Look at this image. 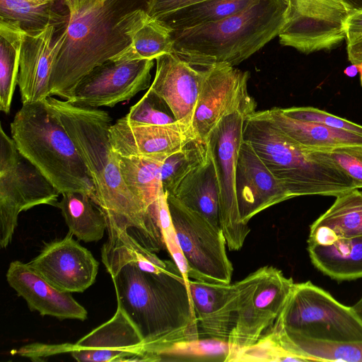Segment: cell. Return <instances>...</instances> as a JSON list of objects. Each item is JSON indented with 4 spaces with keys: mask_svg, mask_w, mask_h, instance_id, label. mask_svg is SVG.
Wrapping results in <instances>:
<instances>
[{
    "mask_svg": "<svg viewBox=\"0 0 362 362\" xmlns=\"http://www.w3.org/2000/svg\"><path fill=\"white\" fill-rule=\"evenodd\" d=\"M110 258L104 266L117 306L139 331L142 351L200 338L187 278L173 260L160 259L131 238L119 242Z\"/></svg>",
    "mask_w": 362,
    "mask_h": 362,
    "instance_id": "obj_1",
    "label": "cell"
},
{
    "mask_svg": "<svg viewBox=\"0 0 362 362\" xmlns=\"http://www.w3.org/2000/svg\"><path fill=\"white\" fill-rule=\"evenodd\" d=\"M73 140L94 186L93 202L107 220V230L126 231L155 253L165 249L160 215L146 211L127 188L119 156L112 148V118L105 110L81 107L53 96L46 98Z\"/></svg>",
    "mask_w": 362,
    "mask_h": 362,
    "instance_id": "obj_2",
    "label": "cell"
},
{
    "mask_svg": "<svg viewBox=\"0 0 362 362\" xmlns=\"http://www.w3.org/2000/svg\"><path fill=\"white\" fill-rule=\"evenodd\" d=\"M139 0H107L67 24L53 43L50 96L68 100L93 69L111 59L131 42L129 28Z\"/></svg>",
    "mask_w": 362,
    "mask_h": 362,
    "instance_id": "obj_3",
    "label": "cell"
},
{
    "mask_svg": "<svg viewBox=\"0 0 362 362\" xmlns=\"http://www.w3.org/2000/svg\"><path fill=\"white\" fill-rule=\"evenodd\" d=\"M290 13V0H259L221 21L173 30V52L199 64L235 66L278 36Z\"/></svg>",
    "mask_w": 362,
    "mask_h": 362,
    "instance_id": "obj_4",
    "label": "cell"
},
{
    "mask_svg": "<svg viewBox=\"0 0 362 362\" xmlns=\"http://www.w3.org/2000/svg\"><path fill=\"white\" fill-rule=\"evenodd\" d=\"M243 139L247 141L292 198L337 197L356 189L351 180L315 150L298 145L274 124L267 110L245 118Z\"/></svg>",
    "mask_w": 362,
    "mask_h": 362,
    "instance_id": "obj_5",
    "label": "cell"
},
{
    "mask_svg": "<svg viewBox=\"0 0 362 362\" xmlns=\"http://www.w3.org/2000/svg\"><path fill=\"white\" fill-rule=\"evenodd\" d=\"M10 129L18 151L61 194L82 192L92 199L94 186L87 167L46 99L23 104Z\"/></svg>",
    "mask_w": 362,
    "mask_h": 362,
    "instance_id": "obj_6",
    "label": "cell"
},
{
    "mask_svg": "<svg viewBox=\"0 0 362 362\" xmlns=\"http://www.w3.org/2000/svg\"><path fill=\"white\" fill-rule=\"evenodd\" d=\"M272 331L322 341H362V320L311 281L294 283Z\"/></svg>",
    "mask_w": 362,
    "mask_h": 362,
    "instance_id": "obj_7",
    "label": "cell"
},
{
    "mask_svg": "<svg viewBox=\"0 0 362 362\" xmlns=\"http://www.w3.org/2000/svg\"><path fill=\"white\" fill-rule=\"evenodd\" d=\"M292 278L264 266L234 284L236 320L228 342L233 355L255 344L274 323L293 288Z\"/></svg>",
    "mask_w": 362,
    "mask_h": 362,
    "instance_id": "obj_8",
    "label": "cell"
},
{
    "mask_svg": "<svg viewBox=\"0 0 362 362\" xmlns=\"http://www.w3.org/2000/svg\"><path fill=\"white\" fill-rule=\"evenodd\" d=\"M59 191L18 150L0 126V246L10 244L21 212L34 206H56Z\"/></svg>",
    "mask_w": 362,
    "mask_h": 362,
    "instance_id": "obj_9",
    "label": "cell"
},
{
    "mask_svg": "<svg viewBox=\"0 0 362 362\" xmlns=\"http://www.w3.org/2000/svg\"><path fill=\"white\" fill-rule=\"evenodd\" d=\"M171 221L188 267L187 279L230 284L233 267L222 229L166 194Z\"/></svg>",
    "mask_w": 362,
    "mask_h": 362,
    "instance_id": "obj_10",
    "label": "cell"
},
{
    "mask_svg": "<svg viewBox=\"0 0 362 362\" xmlns=\"http://www.w3.org/2000/svg\"><path fill=\"white\" fill-rule=\"evenodd\" d=\"M247 115L240 111L226 115L211 131L206 141L220 189V226L227 247L231 251L240 250L250 232L248 223L241 220L235 193L237 162L243 141V124Z\"/></svg>",
    "mask_w": 362,
    "mask_h": 362,
    "instance_id": "obj_11",
    "label": "cell"
},
{
    "mask_svg": "<svg viewBox=\"0 0 362 362\" xmlns=\"http://www.w3.org/2000/svg\"><path fill=\"white\" fill-rule=\"evenodd\" d=\"M288 21L279 34L281 45L309 54L329 51L346 40L352 11L341 0H290Z\"/></svg>",
    "mask_w": 362,
    "mask_h": 362,
    "instance_id": "obj_12",
    "label": "cell"
},
{
    "mask_svg": "<svg viewBox=\"0 0 362 362\" xmlns=\"http://www.w3.org/2000/svg\"><path fill=\"white\" fill-rule=\"evenodd\" d=\"M248 71L226 64L213 65L199 93L192 119L197 139L206 143L221 119L237 111L250 115L257 103L250 95Z\"/></svg>",
    "mask_w": 362,
    "mask_h": 362,
    "instance_id": "obj_13",
    "label": "cell"
},
{
    "mask_svg": "<svg viewBox=\"0 0 362 362\" xmlns=\"http://www.w3.org/2000/svg\"><path fill=\"white\" fill-rule=\"evenodd\" d=\"M153 59L108 60L93 69L68 100L81 107H112L149 88Z\"/></svg>",
    "mask_w": 362,
    "mask_h": 362,
    "instance_id": "obj_14",
    "label": "cell"
},
{
    "mask_svg": "<svg viewBox=\"0 0 362 362\" xmlns=\"http://www.w3.org/2000/svg\"><path fill=\"white\" fill-rule=\"evenodd\" d=\"M73 236L68 232L45 244L28 264L57 289L82 293L95 282L99 263Z\"/></svg>",
    "mask_w": 362,
    "mask_h": 362,
    "instance_id": "obj_15",
    "label": "cell"
},
{
    "mask_svg": "<svg viewBox=\"0 0 362 362\" xmlns=\"http://www.w3.org/2000/svg\"><path fill=\"white\" fill-rule=\"evenodd\" d=\"M109 138L113 150L121 156L145 158L163 163L197 137L192 126L180 122L160 125L136 124L122 117L110 126Z\"/></svg>",
    "mask_w": 362,
    "mask_h": 362,
    "instance_id": "obj_16",
    "label": "cell"
},
{
    "mask_svg": "<svg viewBox=\"0 0 362 362\" xmlns=\"http://www.w3.org/2000/svg\"><path fill=\"white\" fill-rule=\"evenodd\" d=\"M156 62L149 88L165 100L178 122L192 126L199 93L213 65L192 62L175 52L158 57Z\"/></svg>",
    "mask_w": 362,
    "mask_h": 362,
    "instance_id": "obj_17",
    "label": "cell"
},
{
    "mask_svg": "<svg viewBox=\"0 0 362 362\" xmlns=\"http://www.w3.org/2000/svg\"><path fill=\"white\" fill-rule=\"evenodd\" d=\"M144 344L136 327L117 306L108 321L74 344L70 354L80 362L140 361Z\"/></svg>",
    "mask_w": 362,
    "mask_h": 362,
    "instance_id": "obj_18",
    "label": "cell"
},
{
    "mask_svg": "<svg viewBox=\"0 0 362 362\" xmlns=\"http://www.w3.org/2000/svg\"><path fill=\"white\" fill-rule=\"evenodd\" d=\"M235 193L241 220L246 223L264 209L292 198L243 139L237 162Z\"/></svg>",
    "mask_w": 362,
    "mask_h": 362,
    "instance_id": "obj_19",
    "label": "cell"
},
{
    "mask_svg": "<svg viewBox=\"0 0 362 362\" xmlns=\"http://www.w3.org/2000/svg\"><path fill=\"white\" fill-rule=\"evenodd\" d=\"M6 280L17 295L25 300L28 308L42 316L81 321L87 319V310L74 298L71 293L54 287L28 263L11 262Z\"/></svg>",
    "mask_w": 362,
    "mask_h": 362,
    "instance_id": "obj_20",
    "label": "cell"
},
{
    "mask_svg": "<svg viewBox=\"0 0 362 362\" xmlns=\"http://www.w3.org/2000/svg\"><path fill=\"white\" fill-rule=\"evenodd\" d=\"M200 338L228 341L236 320L233 284L187 279Z\"/></svg>",
    "mask_w": 362,
    "mask_h": 362,
    "instance_id": "obj_21",
    "label": "cell"
},
{
    "mask_svg": "<svg viewBox=\"0 0 362 362\" xmlns=\"http://www.w3.org/2000/svg\"><path fill=\"white\" fill-rule=\"evenodd\" d=\"M53 25L37 33H25L23 38L18 86L22 104L42 100L50 96L49 80L53 66Z\"/></svg>",
    "mask_w": 362,
    "mask_h": 362,
    "instance_id": "obj_22",
    "label": "cell"
},
{
    "mask_svg": "<svg viewBox=\"0 0 362 362\" xmlns=\"http://www.w3.org/2000/svg\"><path fill=\"white\" fill-rule=\"evenodd\" d=\"M335 197L310 226L308 243L329 245L341 238L362 237V192L354 189Z\"/></svg>",
    "mask_w": 362,
    "mask_h": 362,
    "instance_id": "obj_23",
    "label": "cell"
},
{
    "mask_svg": "<svg viewBox=\"0 0 362 362\" xmlns=\"http://www.w3.org/2000/svg\"><path fill=\"white\" fill-rule=\"evenodd\" d=\"M173 30L141 7L133 11L129 28L130 44L110 60L156 59L174 51Z\"/></svg>",
    "mask_w": 362,
    "mask_h": 362,
    "instance_id": "obj_24",
    "label": "cell"
},
{
    "mask_svg": "<svg viewBox=\"0 0 362 362\" xmlns=\"http://www.w3.org/2000/svg\"><path fill=\"white\" fill-rule=\"evenodd\" d=\"M274 124L300 146L311 150L330 149L362 145V135L324 124L296 119L284 114L279 107L267 110Z\"/></svg>",
    "mask_w": 362,
    "mask_h": 362,
    "instance_id": "obj_25",
    "label": "cell"
},
{
    "mask_svg": "<svg viewBox=\"0 0 362 362\" xmlns=\"http://www.w3.org/2000/svg\"><path fill=\"white\" fill-rule=\"evenodd\" d=\"M172 195L188 208L221 227L220 189L209 152L206 160L187 175Z\"/></svg>",
    "mask_w": 362,
    "mask_h": 362,
    "instance_id": "obj_26",
    "label": "cell"
},
{
    "mask_svg": "<svg viewBox=\"0 0 362 362\" xmlns=\"http://www.w3.org/2000/svg\"><path fill=\"white\" fill-rule=\"evenodd\" d=\"M313 264L338 281L362 278V237L341 238L329 245L308 243Z\"/></svg>",
    "mask_w": 362,
    "mask_h": 362,
    "instance_id": "obj_27",
    "label": "cell"
},
{
    "mask_svg": "<svg viewBox=\"0 0 362 362\" xmlns=\"http://www.w3.org/2000/svg\"><path fill=\"white\" fill-rule=\"evenodd\" d=\"M161 164L148 158L119 156L120 170L127 188L146 211L155 215L160 212V195L164 192Z\"/></svg>",
    "mask_w": 362,
    "mask_h": 362,
    "instance_id": "obj_28",
    "label": "cell"
},
{
    "mask_svg": "<svg viewBox=\"0 0 362 362\" xmlns=\"http://www.w3.org/2000/svg\"><path fill=\"white\" fill-rule=\"evenodd\" d=\"M56 204L69 228V232L85 243L102 239L107 220L90 197L82 192H65Z\"/></svg>",
    "mask_w": 362,
    "mask_h": 362,
    "instance_id": "obj_29",
    "label": "cell"
},
{
    "mask_svg": "<svg viewBox=\"0 0 362 362\" xmlns=\"http://www.w3.org/2000/svg\"><path fill=\"white\" fill-rule=\"evenodd\" d=\"M57 0H0V21L37 33L49 25L64 28L69 14L57 9Z\"/></svg>",
    "mask_w": 362,
    "mask_h": 362,
    "instance_id": "obj_30",
    "label": "cell"
},
{
    "mask_svg": "<svg viewBox=\"0 0 362 362\" xmlns=\"http://www.w3.org/2000/svg\"><path fill=\"white\" fill-rule=\"evenodd\" d=\"M267 331L301 361L362 362V341H322L270 329Z\"/></svg>",
    "mask_w": 362,
    "mask_h": 362,
    "instance_id": "obj_31",
    "label": "cell"
},
{
    "mask_svg": "<svg viewBox=\"0 0 362 362\" xmlns=\"http://www.w3.org/2000/svg\"><path fill=\"white\" fill-rule=\"evenodd\" d=\"M232 349L226 341L199 338L142 351L140 361L230 362Z\"/></svg>",
    "mask_w": 362,
    "mask_h": 362,
    "instance_id": "obj_32",
    "label": "cell"
},
{
    "mask_svg": "<svg viewBox=\"0 0 362 362\" xmlns=\"http://www.w3.org/2000/svg\"><path fill=\"white\" fill-rule=\"evenodd\" d=\"M259 0H205L158 19L172 30H182L221 21Z\"/></svg>",
    "mask_w": 362,
    "mask_h": 362,
    "instance_id": "obj_33",
    "label": "cell"
},
{
    "mask_svg": "<svg viewBox=\"0 0 362 362\" xmlns=\"http://www.w3.org/2000/svg\"><path fill=\"white\" fill-rule=\"evenodd\" d=\"M24 33L20 28L0 21V110L5 114L10 112L18 85Z\"/></svg>",
    "mask_w": 362,
    "mask_h": 362,
    "instance_id": "obj_34",
    "label": "cell"
},
{
    "mask_svg": "<svg viewBox=\"0 0 362 362\" xmlns=\"http://www.w3.org/2000/svg\"><path fill=\"white\" fill-rule=\"evenodd\" d=\"M208 154L206 143L196 138L167 158L160 166L163 192L173 194L182 180L206 160Z\"/></svg>",
    "mask_w": 362,
    "mask_h": 362,
    "instance_id": "obj_35",
    "label": "cell"
},
{
    "mask_svg": "<svg viewBox=\"0 0 362 362\" xmlns=\"http://www.w3.org/2000/svg\"><path fill=\"white\" fill-rule=\"evenodd\" d=\"M123 118L136 124L160 125L178 122L165 100L150 88Z\"/></svg>",
    "mask_w": 362,
    "mask_h": 362,
    "instance_id": "obj_36",
    "label": "cell"
},
{
    "mask_svg": "<svg viewBox=\"0 0 362 362\" xmlns=\"http://www.w3.org/2000/svg\"><path fill=\"white\" fill-rule=\"evenodd\" d=\"M231 361H301L288 352L270 332H266L255 344L239 349Z\"/></svg>",
    "mask_w": 362,
    "mask_h": 362,
    "instance_id": "obj_37",
    "label": "cell"
},
{
    "mask_svg": "<svg viewBox=\"0 0 362 362\" xmlns=\"http://www.w3.org/2000/svg\"><path fill=\"white\" fill-rule=\"evenodd\" d=\"M315 151L342 170L356 189L362 188V145Z\"/></svg>",
    "mask_w": 362,
    "mask_h": 362,
    "instance_id": "obj_38",
    "label": "cell"
},
{
    "mask_svg": "<svg viewBox=\"0 0 362 362\" xmlns=\"http://www.w3.org/2000/svg\"><path fill=\"white\" fill-rule=\"evenodd\" d=\"M286 115L300 120L313 122L362 135V125L313 107L281 108Z\"/></svg>",
    "mask_w": 362,
    "mask_h": 362,
    "instance_id": "obj_39",
    "label": "cell"
},
{
    "mask_svg": "<svg viewBox=\"0 0 362 362\" xmlns=\"http://www.w3.org/2000/svg\"><path fill=\"white\" fill-rule=\"evenodd\" d=\"M74 344H32L21 347L16 354L23 357H27L32 361H44L52 356L67 353L73 350Z\"/></svg>",
    "mask_w": 362,
    "mask_h": 362,
    "instance_id": "obj_40",
    "label": "cell"
},
{
    "mask_svg": "<svg viewBox=\"0 0 362 362\" xmlns=\"http://www.w3.org/2000/svg\"><path fill=\"white\" fill-rule=\"evenodd\" d=\"M205 0H145L146 13L160 19L163 16Z\"/></svg>",
    "mask_w": 362,
    "mask_h": 362,
    "instance_id": "obj_41",
    "label": "cell"
},
{
    "mask_svg": "<svg viewBox=\"0 0 362 362\" xmlns=\"http://www.w3.org/2000/svg\"><path fill=\"white\" fill-rule=\"evenodd\" d=\"M107 0H63L69 18L82 16L102 6Z\"/></svg>",
    "mask_w": 362,
    "mask_h": 362,
    "instance_id": "obj_42",
    "label": "cell"
},
{
    "mask_svg": "<svg viewBox=\"0 0 362 362\" xmlns=\"http://www.w3.org/2000/svg\"><path fill=\"white\" fill-rule=\"evenodd\" d=\"M346 42L362 35V9L350 12L345 22Z\"/></svg>",
    "mask_w": 362,
    "mask_h": 362,
    "instance_id": "obj_43",
    "label": "cell"
},
{
    "mask_svg": "<svg viewBox=\"0 0 362 362\" xmlns=\"http://www.w3.org/2000/svg\"><path fill=\"white\" fill-rule=\"evenodd\" d=\"M346 53L351 64L362 63V35L346 42Z\"/></svg>",
    "mask_w": 362,
    "mask_h": 362,
    "instance_id": "obj_44",
    "label": "cell"
},
{
    "mask_svg": "<svg viewBox=\"0 0 362 362\" xmlns=\"http://www.w3.org/2000/svg\"><path fill=\"white\" fill-rule=\"evenodd\" d=\"M352 11L362 9V0H341Z\"/></svg>",
    "mask_w": 362,
    "mask_h": 362,
    "instance_id": "obj_45",
    "label": "cell"
},
{
    "mask_svg": "<svg viewBox=\"0 0 362 362\" xmlns=\"http://www.w3.org/2000/svg\"><path fill=\"white\" fill-rule=\"evenodd\" d=\"M344 73L346 76L351 78L356 76V74H358L356 64H351V65L347 66L344 70Z\"/></svg>",
    "mask_w": 362,
    "mask_h": 362,
    "instance_id": "obj_46",
    "label": "cell"
},
{
    "mask_svg": "<svg viewBox=\"0 0 362 362\" xmlns=\"http://www.w3.org/2000/svg\"><path fill=\"white\" fill-rule=\"evenodd\" d=\"M354 310L362 320V296L361 298L352 306Z\"/></svg>",
    "mask_w": 362,
    "mask_h": 362,
    "instance_id": "obj_47",
    "label": "cell"
},
{
    "mask_svg": "<svg viewBox=\"0 0 362 362\" xmlns=\"http://www.w3.org/2000/svg\"><path fill=\"white\" fill-rule=\"evenodd\" d=\"M356 64L357 68H358V72L359 76H360L361 85L362 86V63Z\"/></svg>",
    "mask_w": 362,
    "mask_h": 362,
    "instance_id": "obj_48",
    "label": "cell"
}]
</instances>
